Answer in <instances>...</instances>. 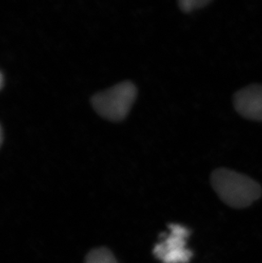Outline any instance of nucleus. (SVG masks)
<instances>
[{
	"label": "nucleus",
	"instance_id": "obj_1",
	"mask_svg": "<svg viewBox=\"0 0 262 263\" xmlns=\"http://www.w3.org/2000/svg\"><path fill=\"white\" fill-rule=\"evenodd\" d=\"M210 182L219 198L233 208H246L260 199L262 194L261 186L258 182L226 168L214 171Z\"/></svg>",
	"mask_w": 262,
	"mask_h": 263
},
{
	"label": "nucleus",
	"instance_id": "obj_2",
	"mask_svg": "<svg viewBox=\"0 0 262 263\" xmlns=\"http://www.w3.org/2000/svg\"><path fill=\"white\" fill-rule=\"evenodd\" d=\"M137 88L130 81H124L110 89L98 92L91 98L92 107L103 119L123 121L136 101Z\"/></svg>",
	"mask_w": 262,
	"mask_h": 263
},
{
	"label": "nucleus",
	"instance_id": "obj_3",
	"mask_svg": "<svg viewBox=\"0 0 262 263\" xmlns=\"http://www.w3.org/2000/svg\"><path fill=\"white\" fill-rule=\"evenodd\" d=\"M170 233L163 234L162 241L154 248V255L162 263H188L193 253L186 247L190 235L188 228L181 224H171Z\"/></svg>",
	"mask_w": 262,
	"mask_h": 263
},
{
	"label": "nucleus",
	"instance_id": "obj_4",
	"mask_svg": "<svg viewBox=\"0 0 262 263\" xmlns=\"http://www.w3.org/2000/svg\"><path fill=\"white\" fill-rule=\"evenodd\" d=\"M236 111L245 119L262 121V85H251L234 96Z\"/></svg>",
	"mask_w": 262,
	"mask_h": 263
},
{
	"label": "nucleus",
	"instance_id": "obj_5",
	"mask_svg": "<svg viewBox=\"0 0 262 263\" xmlns=\"http://www.w3.org/2000/svg\"><path fill=\"white\" fill-rule=\"evenodd\" d=\"M84 263H118L114 254L104 247L96 248L87 254Z\"/></svg>",
	"mask_w": 262,
	"mask_h": 263
},
{
	"label": "nucleus",
	"instance_id": "obj_6",
	"mask_svg": "<svg viewBox=\"0 0 262 263\" xmlns=\"http://www.w3.org/2000/svg\"><path fill=\"white\" fill-rule=\"evenodd\" d=\"M211 2V0H181L179 1L178 5L183 12L190 13L197 9L205 7Z\"/></svg>",
	"mask_w": 262,
	"mask_h": 263
},
{
	"label": "nucleus",
	"instance_id": "obj_7",
	"mask_svg": "<svg viewBox=\"0 0 262 263\" xmlns=\"http://www.w3.org/2000/svg\"><path fill=\"white\" fill-rule=\"evenodd\" d=\"M3 85H4V77H3V74L0 72V89H2Z\"/></svg>",
	"mask_w": 262,
	"mask_h": 263
},
{
	"label": "nucleus",
	"instance_id": "obj_8",
	"mask_svg": "<svg viewBox=\"0 0 262 263\" xmlns=\"http://www.w3.org/2000/svg\"><path fill=\"white\" fill-rule=\"evenodd\" d=\"M2 129H1V126H0V145H1V142H2Z\"/></svg>",
	"mask_w": 262,
	"mask_h": 263
}]
</instances>
